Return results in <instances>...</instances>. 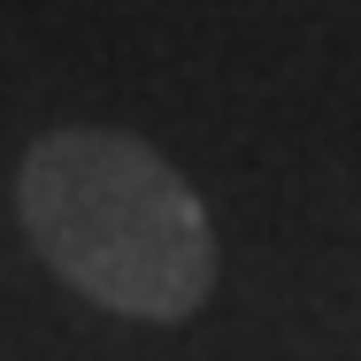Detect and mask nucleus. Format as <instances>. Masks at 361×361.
<instances>
[{"label":"nucleus","mask_w":361,"mask_h":361,"mask_svg":"<svg viewBox=\"0 0 361 361\" xmlns=\"http://www.w3.org/2000/svg\"><path fill=\"white\" fill-rule=\"evenodd\" d=\"M16 216L39 262L108 315L185 323L216 292V223L161 146L62 123L23 154Z\"/></svg>","instance_id":"1"}]
</instances>
